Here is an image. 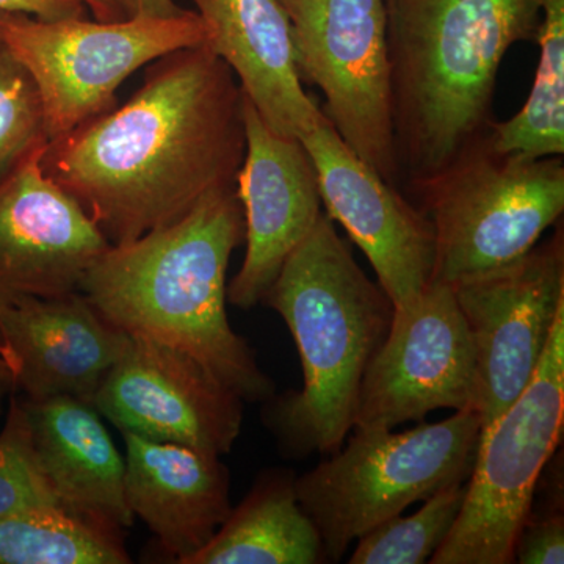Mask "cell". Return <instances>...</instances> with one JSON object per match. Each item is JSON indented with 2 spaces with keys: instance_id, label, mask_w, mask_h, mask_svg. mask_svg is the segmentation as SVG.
Masks as SVG:
<instances>
[{
  "instance_id": "cell-1",
  "label": "cell",
  "mask_w": 564,
  "mask_h": 564,
  "mask_svg": "<svg viewBox=\"0 0 564 564\" xmlns=\"http://www.w3.org/2000/svg\"><path fill=\"white\" fill-rule=\"evenodd\" d=\"M122 106L50 141L41 166L110 247L132 242L236 188L247 150L243 93L209 44L144 66Z\"/></svg>"
},
{
  "instance_id": "cell-2",
  "label": "cell",
  "mask_w": 564,
  "mask_h": 564,
  "mask_svg": "<svg viewBox=\"0 0 564 564\" xmlns=\"http://www.w3.org/2000/svg\"><path fill=\"white\" fill-rule=\"evenodd\" d=\"M242 242V203L228 188L173 225L110 247L79 291L128 336L187 352L243 402H267L273 381L226 314V273Z\"/></svg>"
},
{
  "instance_id": "cell-3",
  "label": "cell",
  "mask_w": 564,
  "mask_h": 564,
  "mask_svg": "<svg viewBox=\"0 0 564 564\" xmlns=\"http://www.w3.org/2000/svg\"><path fill=\"white\" fill-rule=\"evenodd\" d=\"M392 121L411 182L445 169L491 126L497 76L536 41L541 0H384Z\"/></svg>"
},
{
  "instance_id": "cell-4",
  "label": "cell",
  "mask_w": 564,
  "mask_h": 564,
  "mask_svg": "<svg viewBox=\"0 0 564 564\" xmlns=\"http://www.w3.org/2000/svg\"><path fill=\"white\" fill-rule=\"evenodd\" d=\"M262 303L291 329L303 367L302 391L274 399L267 422L289 454L332 455L351 433L364 375L391 328L392 302L323 212Z\"/></svg>"
},
{
  "instance_id": "cell-5",
  "label": "cell",
  "mask_w": 564,
  "mask_h": 564,
  "mask_svg": "<svg viewBox=\"0 0 564 564\" xmlns=\"http://www.w3.org/2000/svg\"><path fill=\"white\" fill-rule=\"evenodd\" d=\"M347 444L296 477L304 513L321 533L328 562L352 541L445 486L469 480L481 436L478 411H455L404 432L351 430Z\"/></svg>"
},
{
  "instance_id": "cell-6",
  "label": "cell",
  "mask_w": 564,
  "mask_h": 564,
  "mask_svg": "<svg viewBox=\"0 0 564 564\" xmlns=\"http://www.w3.org/2000/svg\"><path fill=\"white\" fill-rule=\"evenodd\" d=\"M410 185L433 226L432 281L448 285L518 261L564 210L563 155L500 152L488 132Z\"/></svg>"
},
{
  "instance_id": "cell-7",
  "label": "cell",
  "mask_w": 564,
  "mask_h": 564,
  "mask_svg": "<svg viewBox=\"0 0 564 564\" xmlns=\"http://www.w3.org/2000/svg\"><path fill=\"white\" fill-rule=\"evenodd\" d=\"M206 41L195 10L113 22L43 21L0 11V43L32 77L50 141L113 109L118 88L135 70Z\"/></svg>"
},
{
  "instance_id": "cell-8",
  "label": "cell",
  "mask_w": 564,
  "mask_h": 564,
  "mask_svg": "<svg viewBox=\"0 0 564 564\" xmlns=\"http://www.w3.org/2000/svg\"><path fill=\"white\" fill-rule=\"evenodd\" d=\"M564 310L536 372L480 436L466 499L432 564H511L544 467L563 436Z\"/></svg>"
},
{
  "instance_id": "cell-9",
  "label": "cell",
  "mask_w": 564,
  "mask_h": 564,
  "mask_svg": "<svg viewBox=\"0 0 564 564\" xmlns=\"http://www.w3.org/2000/svg\"><path fill=\"white\" fill-rule=\"evenodd\" d=\"M302 80L321 88L323 113L344 143L397 187L384 0H280Z\"/></svg>"
},
{
  "instance_id": "cell-10",
  "label": "cell",
  "mask_w": 564,
  "mask_h": 564,
  "mask_svg": "<svg viewBox=\"0 0 564 564\" xmlns=\"http://www.w3.org/2000/svg\"><path fill=\"white\" fill-rule=\"evenodd\" d=\"M452 289L473 340L484 433L529 386L564 310L563 229L518 261Z\"/></svg>"
},
{
  "instance_id": "cell-11",
  "label": "cell",
  "mask_w": 564,
  "mask_h": 564,
  "mask_svg": "<svg viewBox=\"0 0 564 564\" xmlns=\"http://www.w3.org/2000/svg\"><path fill=\"white\" fill-rule=\"evenodd\" d=\"M437 410L477 411V370L454 289L432 281L410 311H393L364 375L352 430H395Z\"/></svg>"
},
{
  "instance_id": "cell-12",
  "label": "cell",
  "mask_w": 564,
  "mask_h": 564,
  "mask_svg": "<svg viewBox=\"0 0 564 564\" xmlns=\"http://www.w3.org/2000/svg\"><path fill=\"white\" fill-rule=\"evenodd\" d=\"M93 406L121 433L223 456L242 433L243 400L198 359L129 336Z\"/></svg>"
},
{
  "instance_id": "cell-13",
  "label": "cell",
  "mask_w": 564,
  "mask_h": 564,
  "mask_svg": "<svg viewBox=\"0 0 564 564\" xmlns=\"http://www.w3.org/2000/svg\"><path fill=\"white\" fill-rule=\"evenodd\" d=\"M325 214L372 263L393 311L406 313L433 280L432 221L344 143L323 113L303 137Z\"/></svg>"
},
{
  "instance_id": "cell-14",
  "label": "cell",
  "mask_w": 564,
  "mask_h": 564,
  "mask_svg": "<svg viewBox=\"0 0 564 564\" xmlns=\"http://www.w3.org/2000/svg\"><path fill=\"white\" fill-rule=\"evenodd\" d=\"M247 150L237 174L247 252L228 285V303H262L289 256L323 214L317 173L302 140L274 132L243 95Z\"/></svg>"
},
{
  "instance_id": "cell-15",
  "label": "cell",
  "mask_w": 564,
  "mask_h": 564,
  "mask_svg": "<svg viewBox=\"0 0 564 564\" xmlns=\"http://www.w3.org/2000/svg\"><path fill=\"white\" fill-rule=\"evenodd\" d=\"M46 148L0 185V311L79 291L110 248L79 204L43 172Z\"/></svg>"
},
{
  "instance_id": "cell-16",
  "label": "cell",
  "mask_w": 564,
  "mask_h": 564,
  "mask_svg": "<svg viewBox=\"0 0 564 564\" xmlns=\"http://www.w3.org/2000/svg\"><path fill=\"white\" fill-rule=\"evenodd\" d=\"M128 337L80 291L10 304L0 311V364L11 395L93 404Z\"/></svg>"
},
{
  "instance_id": "cell-17",
  "label": "cell",
  "mask_w": 564,
  "mask_h": 564,
  "mask_svg": "<svg viewBox=\"0 0 564 564\" xmlns=\"http://www.w3.org/2000/svg\"><path fill=\"white\" fill-rule=\"evenodd\" d=\"M124 494L174 562L188 564L231 513V474L221 456L122 433Z\"/></svg>"
},
{
  "instance_id": "cell-18",
  "label": "cell",
  "mask_w": 564,
  "mask_h": 564,
  "mask_svg": "<svg viewBox=\"0 0 564 564\" xmlns=\"http://www.w3.org/2000/svg\"><path fill=\"white\" fill-rule=\"evenodd\" d=\"M33 455L62 511L124 536L133 524L126 503V464L93 404L55 397L20 399Z\"/></svg>"
},
{
  "instance_id": "cell-19",
  "label": "cell",
  "mask_w": 564,
  "mask_h": 564,
  "mask_svg": "<svg viewBox=\"0 0 564 564\" xmlns=\"http://www.w3.org/2000/svg\"><path fill=\"white\" fill-rule=\"evenodd\" d=\"M212 51L274 132L300 139L323 110L304 91L280 0H191Z\"/></svg>"
},
{
  "instance_id": "cell-20",
  "label": "cell",
  "mask_w": 564,
  "mask_h": 564,
  "mask_svg": "<svg viewBox=\"0 0 564 564\" xmlns=\"http://www.w3.org/2000/svg\"><path fill=\"white\" fill-rule=\"evenodd\" d=\"M289 469L259 475L242 502L188 564L326 563L317 527L304 513Z\"/></svg>"
},
{
  "instance_id": "cell-21",
  "label": "cell",
  "mask_w": 564,
  "mask_h": 564,
  "mask_svg": "<svg viewBox=\"0 0 564 564\" xmlns=\"http://www.w3.org/2000/svg\"><path fill=\"white\" fill-rule=\"evenodd\" d=\"M540 62L529 98L511 120L491 122L489 143L529 158L564 154V0H541Z\"/></svg>"
},
{
  "instance_id": "cell-22",
  "label": "cell",
  "mask_w": 564,
  "mask_h": 564,
  "mask_svg": "<svg viewBox=\"0 0 564 564\" xmlns=\"http://www.w3.org/2000/svg\"><path fill=\"white\" fill-rule=\"evenodd\" d=\"M124 536L57 508L0 516V564H128Z\"/></svg>"
},
{
  "instance_id": "cell-23",
  "label": "cell",
  "mask_w": 564,
  "mask_h": 564,
  "mask_svg": "<svg viewBox=\"0 0 564 564\" xmlns=\"http://www.w3.org/2000/svg\"><path fill=\"white\" fill-rule=\"evenodd\" d=\"M467 481L445 486L410 516H393L362 534L350 564H423L436 554L455 525Z\"/></svg>"
},
{
  "instance_id": "cell-24",
  "label": "cell",
  "mask_w": 564,
  "mask_h": 564,
  "mask_svg": "<svg viewBox=\"0 0 564 564\" xmlns=\"http://www.w3.org/2000/svg\"><path fill=\"white\" fill-rule=\"evenodd\" d=\"M50 144L43 106L32 77L0 43V185Z\"/></svg>"
},
{
  "instance_id": "cell-25",
  "label": "cell",
  "mask_w": 564,
  "mask_h": 564,
  "mask_svg": "<svg viewBox=\"0 0 564 564\" xmlns=\"http://www.w3.org/2000/svg\"><path fill=\"white\" fill-rule=\"evenodd\" d=\"M0 432V516L57 508V500L33 455L20 397L11 395Z\"/></svg>"
},
{
  "instance_id": "cell-26",
  "label": "cell",
  "mask_w": 564,
  "mask_h": 564,
  "mask_svg": "<svg viewBox=\"0 0 564 564\" xmlns=\"http://www.w3.org/2000/svg\"><path fill=\"white\" fill-rule=\"evenodd\" d=\"M514 563H564L563 499L551 500L547 511H530L516 540Z\"/></svg>"
},
{
  "instance_id": "cell-27",
  "label": "cell",
  "mask_w": 564,
  "mask_h": 564,
  "mask_svg": "<svg viewBox=\"0 0 564 564\" xmlns=\"http://www.w3.org/2000/svg\"><path fill=\"white\" fill-rule=\"evenodd\" d=\"M0 11L29 14L43 21L85 18L88 13L82 0H0Z\"/></svg>"
},
{
  "instance_id": "cell-28",
  "label": "cell",
  "mask_w": 564,
  "mask_h": 564,
  "mask_svg": "<svg viewBox=\"0 0 564 564\" xmlns=\"http://www.w3.org/2000/svg\"><path fill=\"white\" fill-rule=\"evenodd\" d=\"M129 18H166L181 14L182 7L174 0H124Z\"/></svg>"
},
{
  "instance_id": "cell-29",
  "label": "cell",
  "mask_w": 564,
  "mask_h": 564,
  "mask_svg": "<svg viewBox=\"0 0 564 564\" xmlns=\"http://www.w3.org/2000/svg\"><path fill=\"white\" fill-rule=\"evenodd\" d=\"M90 11L93 20L113 22L128 20L124 0H82Z\"/></svg>"
},
{
  "instance_id": "cell-30",
  "label": "cell",
  "mask_w": 564,
  "mask_h": 564,
  "mask_svg": "<svg viewBox=\"0 0 564 564\" xmlns=\"http://www.w3.org/2000/svg\"><path fill=\"white\" fill-rule=\"evenodd\" d=\"M11 395V386L9 377H7L6 369H3L2 364H0V411H2L3 400L10 399Z\"/></svg>"
}]
</instances>
